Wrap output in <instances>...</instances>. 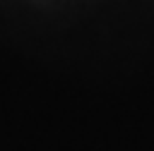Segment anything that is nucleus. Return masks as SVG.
Wrapping results in <instances>:
<instances>
[]
</instances>
